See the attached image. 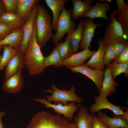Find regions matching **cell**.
<instances>
[{"mask_svg":"<svg viewBox=\"0 0 128 128\" xmlns=\"http://www.w3.org/2000/svg\"><path fill=\"white\" fill-rule=\"evenodd\" d=\"M36 27L35 23L33 32L24 53L25 66L31 76L39 74L45 70V57L41 51L36 38Z\"/></svg>","mask_w":128,"mask_h":128,"instance_id":"1","label":"cell"},{"mask_svg":"<svg viewBox=\"0 0 128 128\" xmlns=\"http://www.w3.org/2000/svg\"><path fill=\"white\" fill-rule=\"evenodd\" d=\"M26 128H78L60 115H53L46 111L39 112L32 117Z\"/></svg>","mask_w":128,"mask_h":128,"instance_id":"2","label":"cell"},{"mask_svg":"<svg viewBox=\"0 0 128 128\" xmlns=\"http://www.w3.org/2000/svg\"><path fill=\"white\" fill-rule=\"evenodd\" d=\"M37 13L35 20L36 27V38L41 48L43 47L53 34L50 16L43 6L37 4Z\"/></svg>","mask_w":128,"mask_h":128,"instance_id":"3","label":"cell"},{"mask_svg":"<svg viewBox=\"0 0 128 128\" xmlns=\"http://www.w3.org/2000/svg\"><path fill=\"white\" fill-rule=\"evenodd\" d=\"M116 9L112 10L110 14V22L107 24L104 36L102 40L106 45L120 42L128 43V37L125 35L120 24L115 19Z\"/></svg>","mask_w":128,"mask_h":128,"instance_id":"4","label":"cell"},{"mask_svg":"<svg viewBox=\"0 0 128 128\" xmlns=\"http://www.w3.org/2000/svg\"><path fill=\"white\" fill-rule=\"evenodd\" d=\"M52 89H49L44 90L46 92L51 93V95H48L46 97V101L49 102L54 101L57 104L61 103L66 105L69 101L81 103H83L84 99L79 97L75 92V87L72 85L70 89L66 90L64 88L61 90L58 88L55 84H53L51 86Z\"/></svg>","mask_w":128,"mask_h":128,"instance_id":"5","label":"cell"},{"mask_svg":"<svg viewBox=\"0 0 128 128\" xmlns=\"http://www.w3.org/2000/svg\"><path fill=\"white\" fill-rule=\"evenodd\" d=\"M71 9L68 10L64 7L59 16L57 21L56 33L52 37L53 43L57 44L66 33L71 35L75 30L76 23L71 20Z\"/></svg>","mask_w":128,"mask_h":128,"instance_id":"6","label":"cell"},{"mask_svg":"<svg viewBox=\"0 0 128 128\" xmlns=\"http://www.w3.org/2000/svg\"><path fill=\"white\" fill-rule=\"evenodd\" d=\"M33 100L44 104L46 108H52L55 112L59 115L63 114L70 122L74 117V113L79 109V105H76L75 102H71L66 105H63L60 103L55 104L46 101L45 96L42 99L35 98Z\"/></svg>","mask_w":128,"mask_h":128,"instance_id":"7","label":"cell"},{"mask_svg":"<svg viewBox=\"0 0 128 128\" xmlns=\"http://www.w3.org/2000/svg\"><path fill=\"white\" fill-rule=\"evenodd\" d=\"M73 73H79L86 76L94 82L98 90L101 87L103 83L104 71H98L92 69L83 64L73 67H67Z\"/></svg>","mask_w":128,"mask_h":128,"instance_id":"8","label":"cell"},{"mask_svg":"<svg viewBox=\"0 0 128 128\" xmlns=\"http://www.w3.org/2000/svg\"><path fill=\"white\" fill-rule=\"evenodd\" d=\"M84 27L82 39L79 46V48L82 51L89 49L96 28L98 27H102L103 26V23H95L93 19L88 18H86L84 20Z\"/></svg>","mask_w":128,"mask_h":128,"instance_id":"9","label":"cell"},{"mask_svg":"<svg viewBox=\"0 0 128 128\" xmlns=\"http://www.w3.org/2000/svg\"><path fill=\"white\" fill-rule=\"evenodd\" d=\"M24 80L22 70H20L4 80L1 87L2 89L7 93H18L23 87Z\"/></svg>","mask_w":128,"mask_h":128,"instance_id":"10","label":"cell"},{"mask_svg":"<svg viewBox=\"0 0 128 128\" xmlns=\"http://www.w3.org/2000/svg\"><path fill=\"white\" fill-rule=\"evenodd\" d=\"M107 97L103 95H100L94 97L95 103L92 104L90 108L91 113L94 114L101 110L107 109L111 110L115 115H123L124 112L121 107L110 103Z\"/></svg>","mask_w":128,"mask_h":128,"instance_id":"11","label":"cell"},{"mask_svg":"<svg viewBox=\"0 0 128 128\" xmlns=\"http://www.w3.org/2000/svg\"><path fill=\"white\" fill-rule=\"evenodd\" d=\"M38 4L34 6L30 17L21 27L23 31V37L19 49L23 53L33 32Z\"/></svg>","mask_w":128,"mask_h":128,"instance_id":"12","label":"cell"},{"mask_svg":"<svg viewBox=\"0 0 128 128\" xmlns=\"http://www.w3.org/2000/svg\"><path fill=\"white\" fill-rule=\"evenodd\" d=\"M98 50L92 55L90 59L85 64L91 68L98 71H104L105 68L103 57L106 45L101 39L98 41Z\"/></svg>","mask_w":128,"mask_h":128,"instance_id":"13","label":"cell"},{"mask_svg":"<svg viewBox=\"0 0 128 128\" xmlns=\"http://www.w3.org/2000/svg\"><path fill=\"white\" fill-rule=\"evenodd\" d=\"M25 66L24 53L19 49L5 68L4 80Z\"/></svg>","mask_w":128,"mask_h":128,"instance_id":"14","label":"cell"},{"mask_svg":"<svg viewBox=\"0 0 128 128\" xmlns=\"http://www.w3.org/2000/svg\"><path fill=\"white\" fill-rule=\"evenodd\" d=\"M96 50H91L86 49L78 53L73 55L70 57L64 60L62 66L67 67H73L83 64L84 62L91 57Z\"/></svg>","mask_w":128,"mask_h":128,"instance_id":"15","label":"cell"},{"mask_svg":"<svg viewBox=\"0 0 128 128\" xmlns=\"http://www.w3.org/2000/svg\"><path fill=\"white\" fill-rule=\"evenodd\" d=\"M110 65L106 68L104 72L102 85L98 90V92L99 95H103L107 97L109 96L112 93H116V87L119 85V84L114 81L112 77Z\"/></svg>","mask_w":128,"mask_h":128,"instance_id":"16","label":"cell"},{"mask_svg":"<svg viewBox=\"0 0 128 128\" xmlns=\"http://www.w3.org/2000/svg\"><path fill=\"white\" fill-rule=\"evenodd\" d=\"M111 10L109 3L105 1H97L93 6L91 7L89 10L82 17L88 18L93 19L96 18H103L109 21L110 19L107 15L106 13Z\"/></svg>","mask_w":128,"mask_h":128,"instance_id":"17","label":"cell"},{"mask_svg":"<svg viewBox=\"0 0 128 128\" xmlns=\"http://www.w3.org/2000/svg\"><path fill=\"white\" fill-rule=\"evenodd\" d=\"M97 113L99 119L109 128H128V122L123 115H116L110 117L104 112L99 111Z\"/></svg>","mask_w":128,"mask_h":128,"instance_id":"18","label":"cell"},{"mask_svg":"<svg viewBox=\"0 0 128 128\" xmlns=\"http://www.w3.org/2000/svg\"><path fill=\"white\" fill-rule=\"evenodd\" d=\"M79 109L73 119L78 128H92V117L94 114L89 113L87 108L81 103L79 104Z\"/></svg>","mask_w":128,"mask_h":128,"instance_id":"19","label":"cell"},{"mask_svg":"<svg viewBox=\"0 0 128 128\" xmlns=\"http://www.w3.org/2000/svg\"><path fill=\"white\" fill-rule=\"evenodd\" d=\"M23 37V31L21 27L12 30L11 32L0 41V46L7 45L12 47L19 48Z\"/></svg>","mask_w":128,"mask_h":128,"instance_id":"20","label":"cell"},{"mask_svg":"<svg viewBox=\"0 0 128 128\" xmlns=\"http://www.w3.org/2000/svg\"><path fill=\"white\" fill-rule=\"evenodd\" d=\"M73 8L71 9V16L73 19L76 20L87 12L91 7L93 0H72Z\"/></svg>","mask_w":128,"mask_h":128,"instance_id":"21","label":"cell"},{"mask_svg":"<svg viewBox=\"0 0 128 128\" xmlns=\"http://www.w3.org/2000/svg\"><path fill=\"white\" fill-rule=\"evenodd\" d=\"M47 6L52 11L53 18L51 25L52 28L56 31L57 24L60 12L66 4L64 0H45Z\"/></svg>","mask_w":128,"mask_h":128,"instance_id":"22","label":"cell"},{"mask_svg":"<svg viewBox=\"0 0 128 128\" xmlns=\"http://www.w3.org/2000/svg\"><path fill=\"white\" fill-rule=\"evenodd\" d=\"M0 21L6 24L12 30L22 27L25 23L18 15L10 12H5L0 16Z\"/></svg>","mask_w":128,"mask_h":128,"instance_id":"23","label":"cell"},{"mask_svg":"<svg viewBox=\"0 0 128 128\" xmlns=\"http://www.w3.org/2000/svg\"><path fill=\"white\" fill-rule=\"evenodd\" d=\"M39 1L38 0H25L22 5L17 8L15 13L25 23L30 17L34 6Z\"/></svg>","mask_w":128,"mask_h":128,"instance_id":"24","label":"cell"},{"mask_svg":"<svg viewBox=\"0 0 128 128\" xmlns=\"http://www.w3.org/2000/svg\"><path fill=\"white\" fill-rule=\"evenodd\" d=\"M71 35H67L64 42L58 43V52L63 61L74 54L71 41Z\"/></svg>","mask_w":128,"mask_h":128,"instance_id":"25","label":"cell"},{"mask_svg":"<svg viewBox=\"0 0 128 128\" xmlns=\"http://www.w3.org/2000/svg\"><path fill=\"white\" fill-rule=\"evenodd\" d=\"M58 43L56 44L51 54L45 57L44 66L46 67L53 65L56 68H59L62 66L63 60L61 59L58 51Z\"/></svg>","mask_w":128,"mask_h":128,"instance_id":"26","label":"cell"},{"mask_svg":"<svg viewBox=\"0 0 128 128\" xmlns=\"http://www.w3.org/2000/svg\"><path fill=\"white\" fill-rule=\"evenodd\" d=\"M84 27V20H80L78 27L71 35V41L74 54L77 53L82 41Z\"/></svg>","mask_w":128,"mask_h":128,"instance_id":"27","label":"cell"},{"mask_svg":"<svg viewBox=\"0 0 128 128\" xmlns=\"http://www.w3.org/2000/svg\"><path fill=\"white\" fill-rule=\"evenodd\" d=\"M2 48L3 49V52L0 60V72L4 69L19 49L15 48L7 45L3 46Z\"/></svg>","mask_w":128,"mask_h":128,"instance_id":"28","label":"cell"},{"mask_svg":"<svg viewBox=\"0 0 128 128\" xmlns=\"http://www.w3.org/2000/svg\"><path fill=\"white\" fill-rule=\"evenodd\" d=\"M111 74L114 80L122 73H125L128 69V64L117 62L113 60L110 65Z\"/></svg>","mask_w":128,"mask_h":128,"instance_id":"29","label":"cell"},{"mask_svg":"<svg viewBox=\"0 0 128 128\" xmlns=\"http://www.w3.org/2000/svg\"><path fill=\"white\" fill-rule=\"evenodd\" d=\"M116 20L120 24L125 36L128 37V2L124 8L115 18Z\"/></svg>","mask_w":128,"mask_h":128,"instance_id":"30","label":"cell"},{"mask_svg":"<svg viewBox=\"0 0 128 128\" xmlns=\"http://www.w3.org/2000/svg\"><path fill=\"white\" fill-rule=\"evenodd\" d=\"M116 58L113 44L106 45V49L103 57V62L105 65L107 67L111 61Z\"/></svg>","mask_w":128,"mask_h":128,"instance_id":"31","label":"cell"},{"mask_svg":"<svg viewBox=\"0 0 128 128\" xmlns=\"http://www.w3.org/2000/svg\"><path fill=\"white\" fill-rule=\"evenodd\" d=\"M6 12L16 13L17 8V0H3Z\"/></svg>","mask_w":128,"mask_h":128,"instance_id":"32","label":"cell"},{"mask_svg":"<svg viewBox=\"0 0 128 128\" xmlns=\"http://www.w3.org/2000/svg\"><path fill=\"white\" fill-rule=\"evenodd\" d=\"M12 30L6 24L0 21V41L9 34Z\"/></svg>","mask_w":128,"mask_h":128,"instance_id":"33","label":"cell"},{"mask_svg":"<svg viewBox=\"0 0 128 128\" xmlns=\"http://www.w3.org/2000/svg\"><path fill=\"white\" fill-rule=\"evenodd\" d=\"M113 44L116 58L119 56L124 50L126 46L128 45V43H124L120 42H116Z\"/></svg>","mask_w":128,"mask_h":128,"instance_id":"34","label":"cell"},{"mask_svg":"<svg viewBox=\"0 0 128 128\" xmlns=\"http://www.w3.org/2000/svg\"><path fill=\"white\" fill-rule=\"evenodd\" d=\"M114 60L118 62L128 64V45L119 56Z\"/></svg>","mask_w":128,"mask_h":128,"instance_id":"35","label":"cell"},{"mask_svg":"<svg viewBox=\"0 0 128 128\" xmlns=\"http://www.w3.org/2000/svg\"><path fill=\"white\" fill-rule=\"evenodd\" d=\"M92 128H109L99 119L97 115H93L92 123Z\"/></svg>","mask_w":128,"mask_h":128,"instance_id":"36","label":"cell"},{"mask_svg":"<svg viewBox=\"0 0 128 128\" xmlns=\"http://www.w3.org/2000/svg\"><path fill=\"white\" fill-rule=\"evenodd\" d=\"M117 4L116 10V15H118L120 12L124 8L128 1L124 0H116Z\"/></svg>","mask_w":128,"mask_h":128,"instance_id":"37","label":"cell"},{"mask_svg":"<svg viewBox=\"0 0 128 128\" xmlns=\"http://www.w3.org/2000/svg\"><path fill=\"white\" fill-rule=\"evenodd\" d=\"M6 12L4 5L2 1H0V16Z\"/></svg>","mask_w":128,"mask_h":128,"instance_id":"38","label":"cell"},{"mask_svg":"<svg viewBox=\"0 0 128 128\" xmlns=\"http://www.w3.org/2000/svg\"><path fill=\"white\" fill-rule=\"evenodd\" d=\"M5 115V113L3 111H0V128H4L3 124L2 118Z\"/></svg>","mask_w":128,"mask_h":128,"instance_id":"39","label":"cell"},{"mask_svg":"<svg viewBox=\"0 0 128 128\" xmlns=\"http://www.w3.org/2000/svg\"><path fill=\"white\" fill-rule=\"evenodd\" d=\"M17 8L21 6L24 3L25 0H17Z\"/></svg>","mask_w":128,"mask_h":128,"instance_id":"40","label":"cell"},{"mask_svg":"<svg viewBox=\"0 0 128 128\" xmlns=\"http://www.w3.org/2000/svg\"><path fill=\"white\" fill-rule=\"evenodd\" d=\"M123 116L127 121L128 122V109L125 112H124V113Z\"/></svg>","mask_w":128,"mask_h":128,"instance_id":"41","label":"cell"},{"mask_svg":"<svg viewBox=\"0 0 128 128\" xmlns=\"http://www.w3.org/2000/svg\"><path fill=\"white\" fill-rule=\"evenodd\" d=\"M100 1L101 2H103L104 1H105L106 2L109 3L110 2L112 1V0H100Z\"/></svg>","mask_w":128,"mask_h":128,"instance_id":"42","label":"cell"},{"mask_svg":"<svg viewBox=\"0 0 128 128\" xmlns=\"http://www.w3.org/2000/svg\"><path fill=\"white\" fill-rule=\"evenodd\" d=\"M3 46H0V50H1V49L2 48H3ZM1 56L0 55V59H1Z\"/></svg>","mask_w":128,"mask_h":128,"instance_id":"43","label":"cell"},{"mask_svg":"<svg viewBox=\"0 0 128 128\" xmlns=\"http://www.w3.org/2000/svg\"><path fill=\"white\" fill-rule=\"evenodd\" d=\"M7 128H14V127H9Z\"/></svg>","mask_w":128,"mask_h":128,"instance_id":"44","label":"cell"},{"mask_svg":"<svg viewBox=\"0 0 128 128\" xmlns=\"http://www.w3.org/2000/svg\"></svg>","mask_w":128,"mask_h":128,"instance_id":"45","label":"cell"},{"mask_svg":"<svg viewBox=\"0 0 128 128\" xmlns=\"http://www.w3.org/2000/svg\"></svg>","mask_w":128,"mask_h":128,"instance_id":"46","label":"cell"}]
</instances>
